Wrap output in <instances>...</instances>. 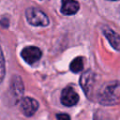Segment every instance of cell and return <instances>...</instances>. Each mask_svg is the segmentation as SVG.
Segmentation results:
<instances>
[{
  "label": "cell",
  "instance_id": "obj_1",
  "mask_svg": "<svg viewBox=\"0 0 120 120\" xmlns=\"http://www.w3.org/2000/svg\"><path fill=\"white\" fill-rule=\"evenodd\" d=\"M98 100L103 105H114L120 101V82L112 81L101 86L98 93Z\"/></svg>",
  "mask_w": 120,
  "mask_h": 120
},
{
  "label": "cell",
  "instance_id": "obj_2",
  "mask_svg": "<svg viewBox=\"0 0 120 120\" xmlns=\"http://www.w3.org/2000/svg\"><path fill=\"white\" fill-rule=\"evenodd\" d=\"M26 20L35 26H47L49 24L48 16L40 9L36 8H29L25 11Z\"/></svg>",
  "mask_w": 120,
  "mask_h": 120
},
{
  "label": "cell",
  "instance_id": "obj_3",
  "mask_svg": "<svg viewBox=\"0 0 120 120\" xmlns=\"http://www.w3.org/2000/svg\"><path fill=\"white\" fill-rule=\"evenodd\" d=\"M95 82H96V74L90 69L83 72L82 75L81 76L80 84L86 96H89V94L92 93Z\"/></svg>",
  "mask_w": 120,
  "mask_h": 120
},
{
  "label": "cell",
  "instance_id": "obj_4",
  "mask_svg": "<svg viewBox=\"0 0 120 120\" xmlns=\"http://www.w3.org/2000/svg\"><path fill=\"white\" fill-rule=\"evenodd\" d=\"M22 57L23 60L28 64H34L37 61H38L42 55V52L39 48L35 46H28L22 49L21 52Z\"/></svg>",
  "mask_w": 120,
  "mask_h": 120
},
{
  "label": "cell",
  "instance_id": "obj_5",
  "mask_svg": "<svg viewBox=\"0 0 120 120\" xmlns=\"http://www.w3.org/2000/svg\"><path fill=\"white\" fill-rule=\"evenodd\" d=\"M79 101V95L71 87L68 86L63 89L61 94V102L65 106H74Z\"/></svg>",
  "mask_w": 120,
  "mask_h": 120
},
{
  "label": "cell",
  "instance_id": "obj_6",
  "mask_svg": "<svg viewBox=\"0 0 120 120\" xmlns=\"http://www.w3.org/2000/svg\"><path fill=\"white\" fill-rule=\"evenodd\" d=\"M38 103L32 98H24L21 100V111L25 116H32L38 110Z\"/></svg>",
  "mask_w": 120,
  "mask_h": 120
},
{
  "label": "cell",
  "instance_id": "obj_7",
  "mask_svg": "<svg viewBox=\"0 0 120 120\" xmlns=\"http://www.w3.org/2000/svg\"><path fill=\"white\" fill-rule=\"evenodd\" d=\"M80 8V5L76 0H62L61 13L64 15H73Z\"/></svg>",
  "mask_w": 120,
  "mask_h": 120
},
{
  "label": "cell",
  "instance_id": "obj_8",
  "mask_svg": "<svg viewBox=\"0 0 120 120\" xmlns=\"http://www.w3.org/2000/svg\"><path fill=\"white\" fill-rule=\"evenodd\" d=\"M103 34L107 38V39L109 40L111 45L116 51H120V36L116 32H114L112 29H109V28H104Z\"/></svg>",
  "mask_w": 120,
  "mask_h": 120
},
{
  "label": "cell",
  "instance_id": "obj_9",
  "mask_svg": "<svg viewBox=\"0 0 120 120\" xmlns=\"http://www.w3.org/2000/svg\"><path fill=\"white\" fill-rule=\"evenodd\" d=\"M10 90H11L12 95L17 99L22 97V95L23 93V84H22V82L20 77H18V76L13 77L11 83H10Z\"/></svg>",
  "mask_w": 120,
  "mask_h": 120
},
{
  "label": "cell",
  "instance_id": "obj_10",
  "mask_svg": "<svg viewBox=\"0 0 120 120\" xmlns=\"http://www.w3.org/2000/svg\"><path fill=\"white\" fill-rule=\"evenodd\" d=\"M83 68V61L82 57H76L74 60H72V62L70 63V70L72 72H80L81 70H82Z\"/></svg>",
  "mask_w": 120,
  "mask_h": 120
},
{
  "label": "cell",
  "instance_id": "obj_11",
  "mask_svg": "<svg viewBox=\"0 0 120 120\" xmlns=\"http://www.w3.org/2000/svg\"><path fill=\"white\" fill-rule=\"evenodd\" d=\"M5 73H6V69H5V59H4V55H3L2 50L0 48V82L4 79Z\"/></svg>",
  "mask_w": 120,
  "mask_h": 120
},
{
  "label": "cell",
  "instance_id": "obj_12",
  "mask_svg": "<svg viewBox=\"0 0 120 120\" xmlns=\"http://www.w3.org/2000/svg\"><path fill=\"white\" fill-rule=\"evenodd\" d=\"M56 119L57 120H70V117L67 113H58L56 115Z\"/></svg>",
  "mask_w": 120,
  "mask_h": 120
},
{
  "label": "cell",
  "instance_id": "obj_13",
  "mask_svg": "<svg viewBox=\"0 0 120 120\" xmlns=\"http://www.w3.org/2000/svg\"><path fill=\"white\" fill-rule=\"evenodd\" d=\"M110 1H116V0H110Z\"/></svg>",
  "mask_w": 120,
  "mask_h": 120
}]
</instances>
